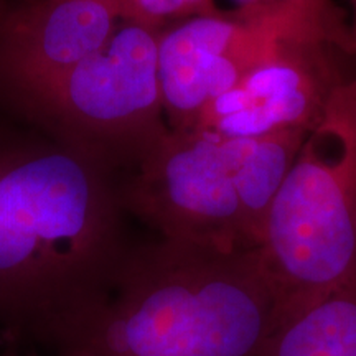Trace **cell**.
Masks as SVG:
<instances>
[{"mask_svg":"<svg viewBox=\"0 0 356 356\" xmlns=\"http://www.w3.org/2000/svg\"><path fill=\"white\" fill-rule=\"evenodd\" d=\"M119 184L38 129L0 124V327L10 335L50 346L109 292L131 246Z\"/></svg>","mask_w":356,"mask_h":356,"instance_id":"1","label":"cell"},{"mask_svg":"<svg viewBox=\"0 0 356 356\" xmlns=\"http://www.w3.org/2000/svg\"><path fill=\"white\" fill-rule=\"evenodd\" d=\"M279 304L259 249L129 246L109 292L51 341L68 356H261Z\"/></svg>","mask_w":356,"mask_h":356,"instance_id":"2","label":"cell"},{"mask_svg":"<svg viewBox=\"0 0 356 356\" xmlns=\"http://www.w3.org/2000/svg\"><path fill=\"white\" fill-rule=\"evenodd\" d=\"M307 134L256 139L170 131L119 184L126 213L173 241L259 248L280 184Z\"/></svg>","mask_w":356,"mask_h":356,"instance_id":"3","label":"cell"},{"mask_svg":"<svg viewBox=\"0 0 356 356\" xmlns=\"http://www.w3.org/2000/svg\"><path fill=\"white\" fill-rule=\"evenodd\" d=\"M279 320L356 274V73L280 184L259 241Z\"/></svg>","mask_w":356,"mask_h":356,"instance_id":"4","label":"cell"},{"mask_svg":"<svg viewBox=\"0 0 356 356\" xmlns=\"http://www.w3.org/2000/svg\"><path fill=\"white\" fill-rule=\"evenodd\" d=\"M160 33L122 22L99 50L0 104L121 178L170 134L159 76Z\"/></svg>","mask_w":356,"mask_h":356,"instance_id":"5","label":"cell"},{"mask_svg":"<svg viewBox=\"0 0 356 356\" xmlns=\"http://www.w3.org/2000/svg\"><path fill=\"white\" fill-rule=\"evenodd\" d=\"M320 35H348L332 0H280L168 26L159 40V76L170 131H186L257 66Z\"/></svg>","mask_w":356,"mask_h":356,"instance_id":"6","label":"cell"},{"mask_svg":"<svg viewBox=\"0 0 356 356\" xmlns=\"http://www.w3.org/2000/svg\"><path fill=\"white\" fill-rule=\"evenodd\" d=\"M341 56L353 58L350 35H320L293 43L210 102L186 131L239 139L310 132L337 89L356 73H348Z\"/></svg>","mask_w":356,"mask_h":356,"instance_id":"7","label":"cell"},{"mask_svg":"<svg viewBox=\"0 0 356 356\" xmlns=\"http://www.w3.org/2000/svg\"><path fill=\"white\" fill-rule=\"evenodd\" d=\"M121 17L111 0H25L0 12V102L109 42Z\"/></svg>","mask_w":356,"mask_h":356,"instance_id":"8","label":"cell"},{"mask_svg":"<svg viewBox=\"0 0 356 356\" xmlns=\"http://www.w3.org/2000/svg\"><path fill=\"white\" fill-rule=\"evenodd\" d=\"M261 356H356V274L279 320Z\"/></svg>","mask_w":356,"mask_h":356,"instance_id":"9","label":"cell"},{"mask_svg":"<svg viewBox=\"0 0 356 356\" xmlns=\"http://www.w3.org/2000/svg\"><path fill=\"white\" fill-rule=\"evenodd\" d=\"M122 22L163 32L191 17L216 12L213 0H111Z\"/></svg>","mask_w":356,"mask_h":356,"instance_id":"10","label":"cell"},{"mask_svg":"<svg viewBox=\"0 0 356 356\" xmlns=\"http://www.w3.org/2000/svg\"><path fill=\"white\" fill-rule=\"evenodd\" d=\"M351 7H353V19L348 26L350 33V47H351V55H353L355 66H356V0H351Z\"/></svg>","mask_w":356,"mask_h":356,"instance_id":"11","label":"cell"},{"mask_svg":"<svg viewBox=\"0 0 356 356\" xmlns=\"http://www.w3.org/2000/svg\"><path fill=\"white\" fill-rule=\"evenodd\" d=\"M280 2V0H238L239 7H249V6H264V3H274Z\"/></svg>","mask_w":356,"mask_h":356,"instance_id":"12","label":"cell"},{"mask_svg":"<svg viewBox=\"0 0 356 356\" xmlns=\"http://www.w3.org/2000/svg\"><path fill=\"white\" fill-rule=\"evenodd\" d=\"M2 356H17V351H7V353L2 355Z\"/></svg>","mask_w":356,"mask_h":356,"instance_id":"13","label":"cell"},{"mask_svg":"<svg viewBox=\"0 0 356 356\" xmlns=\"http://www.w3.org/2000/svg\"><path fill=\"white\" fill-rule=\"evenodd\" d=\"M17 356H38V355H19L17 353ZM56 356H68V355H56Z\"/></svg>","mask_w":356,"mask_h":356,"instance_id":"14","label":"cell"}]
</instances>
